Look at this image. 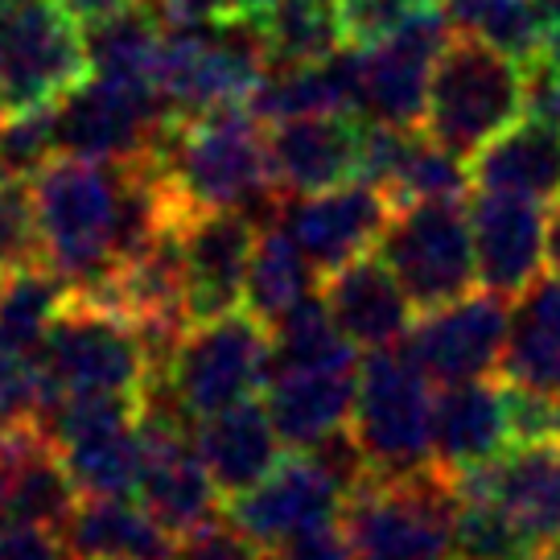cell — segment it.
Masks as SVG:
<instances>
[{
  "instance_id": "27",
  "label": "cell",
  "mask_w": 560,
  "mask_h": 560,
  "mask_svg": "<svg viewBox=\"0 0 560 560\" xmlns=\"http://www.w3.org/2000/svg\"><path fill=\"white\" fill-rule=\"evenodd\" d=\"M70 560H174V536L140 499H79L58 527Z\"/></svg>"
},
{
  "instance_id": "26",
  "label": "cell",
  "mask_w": 560,
  "mask_h": 560,
  "mask_svg": "<svg viewBox=\"0 0 560 560\" xmlns=\"http://www.w3.org/2000/svg\"><path fill=\"white\" fill-rule=\"evenodd\" d=\"M359 368H317V371H277L268 375L264 404L272 412L284 450H310L314 441L330 438L350 424L359 396Z\"/></svg>"
},
{
  "instance_id": "10",
  "label": "cell",
  "mask_w": 560,
  "mask_h": 560,
  "mask_svg": "<svg viewBox=\"0 0 560 560\" xmlns=\"http://www.w3.org/2000/svg\"><path fill=\"white\" fill-rule=\"evenodd\" d=\"M420 314L470 293L478 280L470 210L462 202L396 207L375 247Z\"/></svg>"
},
{
  "instance_id": "41",
  "label": "cell",
  "mask_w": 560,
  "mask_h": 560,
  "mask_svg": "<svg viewBox=\"0 0 560 560\" xmlns=\"http://www.w3.org/2000/svg\"><path fill=\"white\" fill-rule=\"evenodd\" d=\"M438 0H334L347 46H380Z\"/></svg>"
},
{
  "instance_id": "47",
  "label": "cell",
  "mask_w": 560,
  "mask_h": 560,
  "mask_svg": "<svg viewBox=\"0 0 560 560\" xmlns=\"http://www.w3.org/2000/svg\"><path fill=\"white\" fill-rule=\"evenodd\" d=\"M161 25H202L240 13V0H140Z\"/></svg>"
},
{
  "instance_id": "30",
  "label": "cell",
  "mask_w": 560,
  "mask_h": 560,
  "mask_svg": "<svg viewBox=\"0 0 560 560\" xmlns=\"http://www.w3.org/2000/svg\"><path fill=\"white\" fill-rule=\"evenodd\" d=\"M317 277L322 272L310 264L298 240L280 223H264L260 235H256V247H252V264H247L244 310L272 326L280 314H289L305 298H314Z\"/></svg>"
},
{
  "instance_id": "15",
  "label": "cell",
  "mask_w": 560,
  "mask_h": 560,
  "mask_svg": "<svg viewBox=\"0 0 560 560\" xmlns=\"http://www.w3.org/2000/svg\"><path fill=\"white\" fill-rule=\"evenodd\" d=\"M445 46H450V21L441 13V0L380 46H354L359 79H363V116L400 124V128H420L433 67Z\"/></svg>"
},
{
  "instance_id": "23",
  "label": "cell",
  "mask_w": 560,
  "mask_h": 560,
  "mask_svg": "<svg viewBox=\"0 0 560 560\" xmlns=\"http://www.w3.org/2000/svg\"><path fill=\"white\" fill-rule=\"evenodd\" d=\"M74 503L79 490L62 466L58 445L37 424L0 429V515L62 527Z\"/></svg>"
},
{
  "instance_id": "21",
  "label": "cell",
  "mask_w": 560,
  "mask_h": 560,
  "mask_svg": "<svg viewBox=\"0 0 560 560\" xmlns=\"http://www.w3.org/2000/svg\"><path fill=\"white\" fill-rule=\"evenodd\" d=\"M322 298H326V310L338 322V330L368 354L384 347H400L417 322V305L404 293V284L380 252H368V256L330 272Z\"/></svg>"
},
{
  "instance_id": "49",
  "label": "cell",
  "mask_w": 560,
  "mask_h": 560,
  "mask_svg": "<svg viewBox=\"0 0 560 560\" xmlns=\"http://www.w3.org/2000/svg\"><path fill=\"white\" fill-rule=\"evenodd\" d=\"M536 4H540L544 37H548V46H557V50H560V0H536Z\"/></svg>"
},
{
  "instance_id": "42",
  "label": "cell",
  "mask_w": 560,
  "mask_h": 560,
  "mask_svg": "<svg viewBox=\"0 0 560 560\" xmlns=\"http://www.w3.org/2000/svg\"><path fill=\"white\" fill-rule=\"evenodd\" d=\"M268 548L247 536L244 527L231 520L228 511L207 524L190 527L186 536L174 540V560H264Z\"/></svg>"
},
{
  "instance_id": "51",
  "label": "cell",
  "mask_w": 560,
  "mask_h": 560,
  "mask_svg": "<svg viewBox=\"0 0 560 560\" xmlns=\"http://www.w3.org/2000/svg\"><path fill=\"white\" fill-rule=\"evenodd\" d=\"M277 4H284V0H240V13L244 18H260V13L277 9Z\"/></svg>"
},
{
  "instance_id": "35",
  "label": "cell",
  "mask_w": 560,
  "mask_h": 560,
  "mask_svg": "<svg viewBox=\"0 0 560 560\" xmlns=\"http://www.w3.org/2000/svg\"><path fill=\"white\" fill-rule=\"evenodd\" d=\"M268 334H272V375L277 371H317L359 363V347L338 330L322 293L305 298L289 314H280L268 326Z\"/></svg>"
},
{
  "instance_id": "3",
  "label": "cell",
  "mask_w": 560,
  "mask_h": 560,
  "mask_svg": "<svg viewBox=\"0 0 560 560\" xmlns=\"http://www.w3.org/2000/svg\"><path fill=\"white\" fill-rule=\"evenodd\" d=\"M268 375H272L268 322L240 305L219 317L190 322L144 396L161 400L170 412L194 424L231 404L264 396Z\"/></svg>"
},
{
  "instance_id": "20",
  "label": "cell",
  "mask_w": 560,
  "mask_h": 560,
  "mask_svg": "<svg viewBox=\"0 0 560 560\" xmlns=\"http://www.w3.org/2000/svg\"><path fill=\"white\" fill-rule=\"evenodd\" d=\"M359 124L363 116H298L268 132V161L280 198L334 190L359 177Z\"/></svg>"
},
{
  "instance_id": "45",
  "label": "cell",
  "mask_w": 560,
  "mask_h": 560,
  "mask_svg": "<svg viewBox=\"0 0 560 560\" xmlns=\"http://www.w3.org/2000/svg\"><path fill=\"white\" fill-rule=\"evenodd\" d=\"M524 91H527V116L560 124V50L544 46L524 67Z\"/></svg>"
},
{
  "instance_id": "14",
  "label": "cell",
  "mask_w": 560,
  "mask_h": 560,
  "mask_svg": "<svg viewBox=\"0 0 560 560\" xmlns=\"http://www.w3.org/2000/svg\"><path fill=\"white\" fill-rule=\"evenodd\" d=\"M392 210L396 207L380 186L354 177V182H342L334 190L280 198L272 223H280L298 240V247L310 256V264L322 277H330L342 264L380 247Z\"/></svg>"
},
{
  "instance_id": "38",
  "label": "cell",
  "mask_w": 560,
  "mask_h": 560,
  "mask_svg": "<svg viewBox=\"0 0 560 560\" xmlns=\"http://www.w3.org/2000/svg\"><path fill=\"white\" fill-rule=\"evenodd\" d=\"M58 153L54 140V104L21 107L0 120V174L34 182Z\"/></svg>"
},
{
  "instance_id": "32",
  "label": "cell",
  "mask_w": 560,
  "mask_h": 560,
  "mask_svg": "<svg viewBox=\"0 0 560 560\" xmlns=\"http://www.w3.org/2000/svg\"><path fill=\"white\" fill-rule=\"evenodd\" d=\"M70 289L42 260L21 264L0 277V350L42 354L54 317L62 314Z\"/></svg>"
},
{
  "instance_id": "17",
  "label": "cell",
  "mask_w": 560,
  "mask_h": 560,
  "mask_svg": "<svg viewBox=\"0 0 560 560\" xmlns=\"http://www.w3.org/2000/svg\"><path fill=\"white\" fill-rule=\"evenodd\" d=\"M478 284L503 298H520L544 277L548 264V214L540 202L478 190L470 202Z\"/></svg>"
},
{
  "instance_id": "53",
  "label": "cell",
  "mask_w": 560,
  "mask_h": 560,
  "mask_svg": "<svg viewBox=\"0 0 560 560\" xmlns=\"http://www.w3.org/2000/svg\"><path fill=\"white\" fill-rule=\"evenodd\" d=\"M13 4H21V0H0V13H4V9H13Z\"/></svg>"
},
{
  "instance_id": "50",
  "label": "cell",
  "mask_w": 560,
  "mask_h": 560,
  "mask_svg": "<svg viewBox=\"0 0 560 560\" xmlns=\"http://www.w3.org/2000/svg\"><path fill=\"white\" fill-rule=\"evenodd\" d=\"M548 264L552 272H560V202H552V214H548Z\"/></svg>"
},
{
  "instance_id": "18",
  "label": "cell",
  "mask_w": 560,
  "mask_h": 560,
  "mask_svg": "<svg viewBox=\"0 0 560 560\" xmlns=\"http://www.w3.org/2000/svg\"><path fill=\"white\" fill-rule=\"evenodd\" d=\"M177 228H182V256H186L190 322L240 310L260 223L244 210H210V214H194Z\"/></svg>"
},
{
  "instance_id": "39",
  "label": "cell",
  "mask_w": 560,
  "mask_h": 560,
  "mask_svg": "<svg viewBox=\"0 0 560 560\" xmlns=\"http://www.w3.org/2000/svg\"><path fill=\"white\" fill-rule=\"evenodd\" d=\"M46 400H50V380L42 368V354L0 350V429L37 424Z\"/></svg>"
},
{
  "instance_id": "34",
  "label": "cell",
  "mask_w": 560,
  "mask_h": 560,
  "mask_svg": "<svg viewBox=\"0 0 560 560\" xmlns=\"http://www.w3.org/2000/svg\"><path fill=\"white\" fill-rule=\"evenodd\" d=\"M252 21L260 30L268 67H305L347 46L334 0H284Z\"/></svg>"
},
{
  "instance_id": "29",
  "label": "cell",
  "mask_w": 560,
  "mask_h": 560,
  "mask_svg": "<svg viewBox=\"0 0 560 560\" xmlns=\"http://www.w3.org/2000/svg\"><path fill=\"white\" fill-rule=\"evenodd\" d=\"M62 466L79 499H116V494H137L140 462H144V441H140V417L107 420L88 433L58 445Z\"/></svg>"
},
{
  "instance_id": "1",
  "label": "cell",
  "mask_w": 560,
  "mask_h": 560,
  "mask_svg": "<svg viewBox=\"0 0 560 560\" xmlns=\"http://www.w3.org/2000/svg\"><path fill=\"white\" fill-rule=\"evenodd\" d=\"M37 260L70 293H104L170 219L165 194L144 161L54 158L34 177Z\"/></svg>"
},
{
  "instance_id": "48",
  "label": "cell",
  "mask_w": 560,
  "mask_h": 560,
  "mask_svg": "<svg viewBox=\"0 0 560 560\" xmlns=\"http://www.w3.org/2000/svg\"><path fill=\"white\" fill-rule=\"evenodd\" d=\"M58 4H62L70 18L79 21L83 30H88L91 21H100V18H107V13H116V9H124L128 0H58Z\"/></svg>"
},
{
  "instance_id": "9",
  "label": "cell",
  "mask_w": 560,
  "mask_h": 560,
  "mask_svg": "<svg viewBox=\"0 0 560 560\" xmlns=\"http://www.w3.org/2000/svg\"><path fill=\"white\" fill-rule=\"evenodd\" d=\"M153 83L88 74L54 104V140L62 158L88 161H149L174 128Z\"/></svg>"
},
{
  "instance_id": "40",
  "label": "cell",
  "mask_w": 560,
  "mask_h": 560,
  "mask_svg": "<svg viewBox=\"0 0 560 560\" xmlns=\"http://www.w3.org/2000/svg\"><path fill=\"white\" fill-rule=\"evenodd\" d=\"M37 260L34 190L21 177L0 174V277Z\"/></svg>"
},
{
  "instance_id": "7",
  "label": "cell",
  "mask_w": 560,
  "mask_h": 560,
  "mask_svg": "<svg viewBox=\"0 0 560 560\" xmlns=\"http://www.w3.org/2000/svg\"><path fill=\"white\" fill-rule=\"evenodd\" d=\"M524 112V62H515L511 54L494 50L478 37L457 34V42L441 50L433 67L420 128L438 144L454 149L457 158H474Z\"/></svg>"
},
{
  "instance_id": "22",
  "label": "cell",
  "mask_w": 560,
  "mask_h": 560,
  "mask_svg": "<svg viewBox=\"0 0 560 560\" xmlns=\"http://www.w3.org/2000/svg\"><path fill=\"white\" fill-rule=\"evenodd\" d=\"M508 450V384H490L487 375L441 384L433 400V466L441 474L457 478L503 457Z\"/></svg>"
},
{
  "instance_id": "13",
  "label": "cell",
  "mask_w": 560,
  "mask_h": 560,
  "mask_svg": "<svg viewBox=\"0 0 560 560\" xmlns=\"http://www.w3.org/2000/svg\"><path fill=\"white\" fill-rule=\"evenodd\" d=\"M511 330V298L503 293H462L438 310H424L404 338V350L433 384L482 380L499 371Z\"/></svg>"
},
{
  "instance_id": "2",
  "label": "cell",
  "mask_w": 560,
  "mask_h": 560,
  "mask_svg": "<svg viewBox=\"0 0 560 560\" xmlns=\"http://www.w3.org/2000/svg\"><path fill=\"white\" fill-rule=\"evenodd\" d=\"M144 165L158 177L174 223L210 210H244L260 228L277 219L280 190L272 182L268 137L244 104L177 120Z\"/></svg>"
},
{
  "instance_id": "6",
  "label": "cell",
  "mask_w": 560,
  "mask_h": 560,
  "mask_svg": "<svg viewBox=\"0 0 560 560\" xmlns=\"http://www.w3.org/2000/svg\"><path fill=\"white\" fill-rule=\"evenodd\" d=\"M268 70L256 21L235 13L202 25H165L161 54L153 67V88L174 112V120H190L214 107L252 100Z\"/></svg>"
},
{
  "instance_id": "11",
  "label": "cell",
  "mask_w": 560,
  "mask_h": 560,
  "mask_svg": "<svg viewBox=\"0 0 560 560\" xmlns=\"http://www.w3.org/2000/svg\"><path fill=\"white\" fill-rule=\"evenodd\" d=\"M88 74V42L58 0H21L0 13V100L9 112L58 104Z\"/></svg>"
},
{
  "instance_id": "37",
  "label": "cell",
  "mask_w": 560,
  "mask_h": 560,
  "mask_svg": "<svg viewBox=\"0 0 560 560\" xmlns=\"http://www.w3.org/2000/svg\"><path fill=\"white\" fill-rule=\"evenodd\" d=\"M532 557H536V540L494 499H462L457 527H454V560H532Z\"/></svg>"
},
{
  "instance_id": "12",
  "label": "cell",
  "mask_w": 560,
  "mask_h": 560,
  "mask_svg": "<svg viewBox=\"0 0 560 560\" xmlns=\"http://www.w3.org/2000/svg\"><path fill=\"white\" fill-rule=\"evenodd\" d=\"M140 441L144 462L137 499L174 540L228 511L223 490L214 487L207 462L194 445L190 424L153 396L140 400Z\"/></svg>"
},
{
  "instance_id": "31",
  "label": "cell",
  "mask_w": 560,
  "mask_h": 560,
  "mask_svg": "<svg viewBox=\"0 0 560 560\" xmlns=\"http://www.w3.org/2000/svg\"><path fill=\"white\" fill-rule=\"evenodd\" d=\"M470 186L474 177L466 158L438 144L424 128H408L380 190L392 198V207H412V202H466Z\"/></svg>"
},
{
  "instance_id": "5",
  "label": "cell",
  "mask_w": 560,
  "mask_h": 560,
  "mask_svg": "<svg viewBox=\"0 0 560 560\" xmlns=\"http://www.w3.org/2000/svg\"><path fill=\"white\" fill-rule=\"evenodd\" d=\"M457 508L454 478L433 466L408 478H368L338 524L354 560H454Z\"/></svg>"
},
{
  "instance_id": "54",
  "label": "cell",
  "mask_w": 560,
  "mask_h": 560,
  "mask_svg": "<svg viewBox=\"0 0 560 560\" xmlns=\"http://www.w3.org/2000/svg\"><path fill=\"white\" fill-rule=\"evenodd\" d=\"M4 112H9V107H4V100H0V120H4Z\"/></svg>"
},
{
  "instance_id": "52",
  "label": "cell",
  "mask_w": 560,
  "mask_h": 560,
  "mask_svg": "<svg viewBox=\"0 0 560 560\" xmlns=\"http://www.w3.org/2000/svg\"><path fill=\"white\" fill-rule=\"evenodd\" d=\"M532 560H560V536L544 540L540 548H536V557H532Z\"/></svg>"
},
{
  "instance_id": "16",
  "label": "cell",
  "mask_w": 560,
  "mask_h": 560,
  "mask_svg": "<svg viewBox=\"0 0 560 560\" xmlns=\"http://www.w3.org/2000/svg\"><path fill=\"white\" fill-rule=\"evenodd\" d=\"M347 499V490L338 487L305 450H289L268 478L228 499V515L260 548L272 552V548L298 540L314 527L338 524Z\"/></svg>"
},
{
  "instance_id": "44",
  "label": "cell",
  "mask_w": 560,
  "mask_h": 560,
  "mask_svg": "<svg viewBox=\"0 0 560 560\" xmlns=\"http://www.w3.org/2000/svg\"><path fill=\"white\" fill-rule=\"evenodd\" d=\"M0 560H70V552L58 527L0 515Z\"/></svg>"
},
{
  "instance_id": "33",
  "label": "cell",
  "mask_w": 560,
  "mask_h": 560,
  "mask_svg": "<svg viewBox=\"0 0 560 560\" xmlns=\"http://www.w3.org/2000/svg\"><path fill=\"white\" fill-rule=\"evenodd\" d=\"M161 34H165V25H161L140 0H128L116 13L91 21L88 34H83L91 74L153 83V67H158V54H161Z\"/></svg>"
},
{
  "instance_id": "43",
  "label": "cell",
  "mask_w": 560,
  "mask_h": 560,
  "mask_svg": "<svg viewBox=\"0 0 560 560\" xmlns=\"http://www.w3.org/2000/svg\"><path fill=\"white\" fill-rule=\"evenodd\" d=\"M503 384H508V380H503ZM557 417H560V396L508 384L511 445H544V441H557Z\"/></svg>"
},
{
  "instance_id": "46",
  "label": "cell",
  "mask_w": 560,
  "mask_h": 560,
  "mask_svg": "<svg viewBox=\"0 0 560 560\" xmlns=\"http://www.w3.org/2000/svg\"><path fill=\"white\" fill-rule=\"evenodd\" d=\"M272 560H354L342 524H322L298 540L272 548Z\"/></svg>"
},
{
  "instance_id": "28",
  "label": "cell",
  "mask_w": 560,
  "mask_h": 560,
  "mask_svg": "<svg viewBox=\"0 0 560 560\" xmlns=\"http://www.w3.org/2000/svg\"><path fill=\"white\" fill-rule=\"evenodd\" d=\"M499 371L508 384L560 396V272L540 277L515 298Z\"/></svg>"
},
{
  "instance_id": "36",
  "label": "cell",
  "mask_w": 560,
  "mask_h": 560,
  "mask_svg": "<svg viewBox=\"0 0 560 560\" xmlns=\"http://www.w3.org/2000/svg\"><path fill=\"white\" fill-rule=\"evenodd\" d=\"M441 13L450 21V30L478 37L524 67L548 46L536 0H441Z\"/></svg>"
},
{
  "instance_id": "8",
  "label": "cell",
  "mask_w": 560,
  "mask_h": 560,
  "mask_svg": "<svg viewBox=\"0 0 560 560\" xmlns=\"http://www.w3.org/2000/svg\"><path fill=\"white\" fill-rule=\"evenodd\" d=\"M433 380L400 347L371 350L359 368L350 433L363 445L371 478L433 470Z\"/></svg>"
},
{
  "instance_id": "55",
  "label": "cell",
  "mask_w": 560,
  "mask_h": 560,
  "mask_svg": "<svg viewBox=\"0 0 560 560\" xmlns=\"http://www.w3.org/2000/svg\"><path fill=\"white\" fill-rule=\"evenodd\" d=\"M557 445H560V417H557Z\"/></svg>"
},
{
  "instance_id": "4",
  "label": "cell",
  "mask_w": 560,
  "mask_h": 560,
  "mask_svg": "<svg viewBox=\"0 0 560 560\" xmlns=\"http://www.w3.org/2000/svg\"><path fill=\"white\" fill-rule=\"evenodd\" d=\"M42 368L50 380V396L144 400L158 375L137 322L91 293H70L62 314L54 317L42 347Z\"/></svg>"
},
{
  "instance_id": "19",
  "label": "cell",
  "mask_w": 560,
  "mask_h": 560,
  "mask_svg": "<svg viewBox=\"0 0 560 560\" xmlns=\"http://www.w3.org/2000/svg\"><path fill=\"white\" fill-rule=\"evenodd\" d=\"M454 487L462 499H494L540 548L560 536V445H511L487 466L457 474Z\"/></svg>"
},
{
  "instance_id": "25",
  "label": "cell",
  "mask_w": 560,
  "mask_h": 560,
  "mask_svg": "<svg viewBox=\"0 0 560 560\" xmlns=\"http://www.w3.org/2000/svg\"><path fill=\"white\" fill-rule=\"evenodd\" d=\"M470 177L487 194H511L540 207L560 202V124L540 116L515 120L474 153Z\"/></svg>"
},
{
  "instance_id": "24",
  "label": "cell",
  "mask_w": 560,
  "mask_h": 560,
  "mask_svg": "<svg viewBox=\"0 0 560 560\" xmlns=\"http://www.w3.org/2000/svg\"><path fill=\"white\" fill-rule=\"evenodd\" d=\"M190 433L214 487L223 490V499H235L247 487H256L260 478L277 470L280 457L289 454L277 424H272L268 404L256 396L244 404H231L214 417L194 420Z\"/></svg>"
}]
</instances>
